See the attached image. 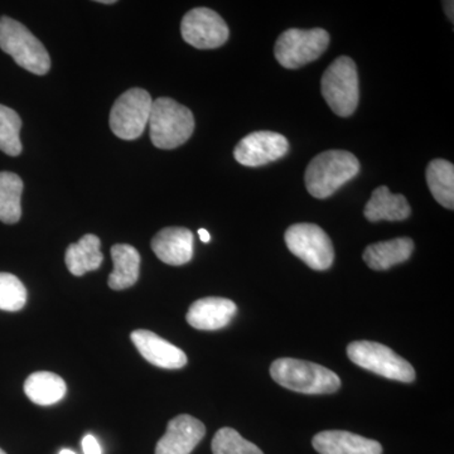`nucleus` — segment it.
Returning a JSON list of instances; mask_svg holds the SVG:
<instances>
[{"label": "nucleus", "mask_w": 454, "mask_h": 454, "mask_svg": "<svg viewBox=\"0 0 454 454\" xmlns=\"http://www.w3.org/2000/svg\"><path fill=\"white\" fill-rule=\"evenodd\" d=\"M270 375L280 387L309 395L336 393L340 387L337 373L297 358H278L271 364Z\"/></svg>", "instance_id": "nucleus-1"}, {"label": "nucleus", "mask_w": 454, "mask_h": 454, "mask_svg": "<svg viewBox=\"0 0 454 454\" xmlns=\"http://www.w3.org/2000/svg\"><path fill=\"white\" fill-rule=\"evenodd\" d=\"M360 162L346 151H327L316 155L306 169L307 191L316 199H327L356 177Z\"/></svg>", "instance_id": "nucleus-2"}, {"label": "nucleus", "mask_w": 454, "mask_h": 454, "mask_svg": "<svg viewBox=\"0 0 454 454\" xmlns=\"http://www.w3.org/2000/svg\"><path fill=\"white\" fill-rule=\"evenodd\" d=\"M149 130L154 146L175 149L184 145L195 130V118L188 107L169 98H160L152 104Z\"/></svg>", "instance_id": "nucleus-3"}, {"label": "nucleus", "mask_w": 454, "mask_h": 454, "mask_svg": "<svg viewBox=\"0 0 454 454\" xmlns=\"http://www.w3.org/2000/svg\"><path fill=\"white\" fill-rule=\"evenodd\" d=\"M0 49L29 73L42 76L50 71L51 59L43 44L26 26L9 17H0Z\"/></svg>", "instance_id": "nucleus-4"}, {"label": "nucleus", "mask_w": 454, "mask_h": 454, "mask_svg": "<svg viewBox=\"0 0 454 454\" xmlns=\"http://www.w3.org/2000/svg\"><path fill=\"white\" fill-rule=\"evenodd\" d=\"M321 91L325 103L342 118L352 115L358 106L360 89L356 64L348 56H340L328 66L322 76Z\"/></svg>", "instance_id": "nucleus-5"}, {"label": "nucleus", "mask_w": 454, "mask_h": 454, "mask_svg": "<svg viewBox=\"0 0 454 454\" xmlns=\"http://www.w3.org/2000/svg\"><path fill=\"white\" fill-rule=\"evenodd\" d=\"M348 356L363 369L402 382L415 380L414 367L387 346L372 340H356L348 346Z\"/></svg>", "instance_id": "nucleus-6"}, {"label": "nucleus", "mask_w": 454, "mask_h": 454, "mask_svg": "<svg viewBox=\"0 0 454 454\" xmlns=\"http://www.w3.org/2000/svg\"><path fill=\"white\" fill-rule=\"evenodd\" d=\"M330 44V35L322 28H292L277 40L274 55L283 67L295 70L316 61Z\"/></svg>", "instance_id": "nucleus-7"}, {"label": "nucleus", "mask_w": 454, "mask_h": 454, "mask_svg": "<svg viewBox=\"0 0 454 454\" xmlns=\"http://www.w3.org/2000/svg\"><path fill=\"white\" fill-rule=\"evenodd\" d=\"M152 104L153 100L145 90H128L114 103L110 112V129L118 138L138 139L148 125Z\"/></svg>", "instance_id": "nucleus-8"}, {"label": "nucleus", "mask_w": 454, "mask_h": 454, "mask_svg": "<svg viewBox=\"0 0 454 454\" xmlns=\"http://www.w3.org/2000/svg\"><path fill=\"white\" fill-rule=\"evenodd\" d=\"M286 247L313 270H327L333 264V241L321 227L313 223H295L286 231Z\"/></svg>", "instance_id": "nucleus-9"}, {"label": "nucleus", "mask_w": 454, "mask_h": 454, "mask_svg": "<svg viewBox=\"0 0 454 454\" xmlns=\"http://www.w3.org/2000/svg\"><path fill=\"white\" fill-rule=\"evenodd\" d=\"M181 33L188 44L199 50L219 49L230 35L225 20L208 8L188 12L182 20Z\"/></svg>", "instance_id": "nucleus-10"}, {"label": "nucleus", "mask_w": 454, "mask_h": 454, "mask_svg": "<svg viewBox=\"0 0 454 454\" xmlns=\"http://www.w3.org/2000/svg\"><path fill=\"white\" fill-rule=\"evenodd\" d=\"M289 143L282 134L255 131L239 142L235 160L247 167H260L276 162L288 153Z\"/></svg>", "instance_id": "nucleus-11"}, {"label": "nucleus", "mask_w": 454, "mask_h": 454, "mask_svg": "<svg viewBox=\"0 0 454 454\" xmlns=\"http://www.w3.org/2000/svg\"><path fill=\"white\" fill-rule=\"evenodd\" d=\"M206 434L202 422L191 415L173 418L166 434L158 442L155 454H191Z\"/></svg>", "instance_id": "nucleus-12"}, {"label": "nucleus", "mask_w": 454, "mask_h": 454, "mask_svg": "<svg viewBox=\"0 0 454 454\" xmlns=\"http://www.w3.org/2000/svg\"><path fill=\"white\" fill-rule=\"evenodd\" d=\"M130 339L139 354L152 365L167 370L182 369L187 365L186 354L181 348L151 331H134Z\"/></svg>", "instance_id": "nucleus-13"}, {"label": "nucleus", "mask_w": 454, "mask_h": 454, "mask_svg": "<svg viewBox=\"0 0 454 454\" xmlns=\"http://www.w3.org/2000/svg\"><path fill=\"white\" fill-rule=\"evenodd\" d=\"M152 250L160 262L179 267L193 258V234L184 227H166L152 240Z\"/></svg>", "instance_id": "nucleus-14"}, {"label": "nucleus", "mask_w": 454, "mask_h": 454, "mask_svg": "<svg viewBox=\"0 0 454 454\" xmlns=\"http://www.w3.org/2000/svg\"><path fill=\"white\" fill-rule=\"evenodd\" d=\"M238 307L227 298L207 297L196 301L188 309L186 319L196 330L216 331L234 318Z\"/></svg>", "instance_id": "nucleus-15"}, {"label": "nucleus", "mask_w": 454, "mask_h": 454, "mask_svg": "<svg viewBox=\"0 0 454 454\" xmlns=\"http://www.w3.org/2000/svg\"><path fill=\"white\" fill-rule=\"evenodd\" d=\"M312 443L319 454L382 453V447L379 442L345 430H325L315 435Z\"/></svg>", "instance_id": "nucleus-16"}, {"label": "nucleus", "mask_w": 454, "mask_h": 454, "mask_svg": "<svg viewBox=\"0 0 454 454\" xmlns=\"http://www.w3.org/2000/svg\"><path fill=\"white\" fill-rule=\"evenodd\" d=\"M414 243L409 238H397L370 245L364 252V262L372 270H387L411 258Z\"/></svg>", "instance_id": "nucleus-17"}, {"label": "nucleus", "mask_w": 454, "mask_h": 454, "mask_svg": "<svg viewBox=\"0 0 454 454\" xmlns=\"http://www.w3.org/2000/svg\"><path fill=\"white\" fill-rule=\"evenodd\" d=\"M411 206L403 195H394L389 188L381 186L373 191L366 203L365 217L372 223L378 221H403L411 216Z\"/></svg>", "instance_id": "nucleus-18"}, {"label": "nucleus", "mask_w": 454, "mask_h": 454, "mask_svg": "<svg viewBox=\"0 0 454 454\" xmlns=\"http://www.w3.org/2000/svg\"><path fill=\"white\" fill-rule=\"evenodd\" d=\"M114 270L109 276L110 288L124 291L138 282L140 255L136 247L127 244H116L112 247Z\"/></svg>", "instance_id": "nucleus-19"}, {"label": "nucleus", "mask_w": 454, "mask_h": 454, "mask_svg": "<svg viewBox=\"0 0 454 454\" xmlns=\"http://www.w3.org/2000/svg\"><path fill=\"white\" fill-rule=\"evenodd\" d=\"M100 245V239L92 234L82 236L79 243L71 244L65 255L70 273L74 277H82L89 271L98 270L104 260Z\"/></svg>", "instance_id": "nucleus-20"}, {"label": "nucleus", "mask_w": 454, "mask_h": 454, "mask_svg": "<svg viewBox=\"0 0 454 454\" xmlns=\"http://www.w3.org/2000/svg\"><path fill=\"white\" fill-rule=\"evenodd\" d=\"M66 382L61 376L49 372L32 373L25 382V393L35 404L49 406L56 404L66 395Z\"/></svg>", "instance_id": "nucleus-21"}, {"label": "nucleus", "mask_w": 454, "mask_h": 454, "mask_svg": "<svg viewBox=\"0 0 454 454\" xmlns=\"http://www.w3.org/2000/svg\"><path fill=\"white\" fill-rule=\"evenodd\" d=\"M427 184L435 201L454 208V166L444 160H434L427 168Z\"/></svg>", "instance_id": "nucleus-22"}, {"label": "nucleus", "mask_w": 454, "mask_h": 454, "mask_svg": "<svg viewBox=\"0 0 454 454\" xmlns=\"http://www.w3.org/2000/svg\"><path fill=\"white\" fill-rule=\"evenodd\" d=\"M23 181L12 172H0V221L16 223L22 216Z\"/></svg>", "instance_id": "nucleus-23"}, {"label": "nucleus", "mask_w": 454, "mask_h": 454, "mask_svg": "<svg viewBox=\"0 0 454 454\" xmlns=\"http://www.w3.org/2000/svg\"><path fill=\"white\" fill-rule=\"evenodd\" d=\"M22 121L17 112L11 107L0 106V151L3 153L17 157L22 152L20 143Z\"/></svg>", "instance_id": "nucleus-24"}, {"label": "nucleus", "mask_w": 454, "mask_h": 454, "mask_svg": "<svg viewBox=\"0 0 454 454\" xmlns=\"http://www.w3.org/2000/svg\"><path fill=\"white\" fill-rule=\"evenodd\" d=\"M211 447L214 454H264L258 446L241 437L240 433L232 428L217 430Z\"/></svg>", "instance_id": "nucleus-25"}, {"label": "nucleus", "mask_w": 454, "mask_h": 454, "mask_svg": "<svg viewBox=\"0 0 454 454\" xmlns=\"http://www.w3.org/2000/svg\"><path fill=\"white\" fill-rule=\"evenodd\" d=\"M27 289L13 274L0 273V309L17 312L26 306Z\"/></svg>", "instance_id": "nucleus-26"}, {"label": "nucleus", "mask_w": 454, "mask_h": 454, "mask_svg": "<svg viewBox=\"0 0 454 454\" xmlns=\"http://www.w3.org/2000/svg\"><path fill=\"white\" fill-rule=\"evenodd\" d=\"M82 450L85 454H103L100 444L94 435L88 434L82 439Z\"/></svg>", "instance_id": "nucleus-27"}, {"label": "nucleus", "mask_w": 454, "mask_h": 454, "mask_svg": "<svg viewBox=\"0 0 454 454\" xmlns=\"http://www.w3.org/2000/svg\"><path fill=\"white\" fill-rule=\"evenodd\" d=\"M199 235L200 239H201L202 243H210L211 236L210 232H208L207 230L200 229Z\"/></svg>", "instance_id": "nucleus-28"}, {"label": "nucleus", "mask_w": 454, "mask_h": 454, "mask_svg": "<svg viewBox=\"0 0 454 454\" xmlns=\"http://www.w3.org/2000/svg\"><path fill=\"white\" fill-rule=\"evenodd\" d=\"M444 8H446L448 18L453 22V2L444 3Z\"/></svg>", "instance_id": "nucleus-29"}, {"label": "nucleus", "mask_w": 454, "mask_h": 454, "mask_svg": "<svg viewBox=\"0 0 454 454\" xmlns=\"http://www.w3.org/2000/svg\"><path fill=\"white\" fill-rule=\"evenodd\" d=\"M101 4H114L115 3V0H101Z\"/></svg>", "instance_id": "nucleus-30"}, {"label": "nucleus", "mask_w": 454, "mask_h": 454, "mask_svg": "<svg viewBox=\"0 0 454 454\" xmlns=\"http://www.w3.org/2000/svg\"><path fill=\"white\" fill-rule=\"evenodd\" d=\"M59 454H76V453L73 452V450H62L61 452H59Z\"/></svg>", "instance_id": "nucleus-31"}, {"label": "nucleus", "mask_w": 454, "mask_h": 454, "mask_svg": "<svg viewBox=\"0 0 454 454\" xmlns=\"http://www.w3.org/2000/svg\"><path fill=\"white\" fill-rule=\"evenodd\" d=\"M0 454H7L4 452V450H2V448H0Z\"/></svg>", "instance_id": "nucleus-32"}]
</instances>
